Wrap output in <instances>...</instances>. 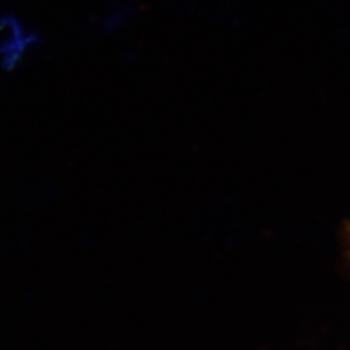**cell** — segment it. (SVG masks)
<instances>
[{
	"label": "cell",
	"instance_id": "6da1fadb",
	"mask_svg": "<svg viewBox=\"0 0 350 350\" xmlns=\"http://www.w3.org/2000/svg\"><path fill=\"white\" fill-rule=\"evenodd\" d=\"M36 42V32L27 29L16 16H0V57L3 69H15L24 59L27 50Z\"/></svg>",
	"mask_w": 350,
	"mask_h": 350
},
{
	"label": "cell",
	"instance_id": "7a4b0ae2",
	"mask_svg": "<svg viewBox=\"0 0 350 350\" xmlns=\"http://www.w3.org/2000/svg\"><path fill=\"white\" fill-rule=\"evenodd\" d=\"M129 18V10L123 5L111 0H105V2L95 3L88 12V22L90 25L101 32H111L124 25Z\"/></svg>",
	"mask_w": 350,
	"mask_h": 350
}]
</instances>
